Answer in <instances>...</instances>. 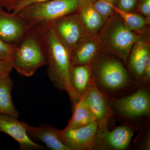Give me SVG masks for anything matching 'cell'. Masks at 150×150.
Listing matches in <instances>:
<instances>
[{
	"instance_id": "obj_19",
	"label": "cell",
	"mask_w": 150,
	"mask_h": 150,
	"mask_svg": "<svg viewBox=\"0 0 150 150\" xmlns=\"http://www.w3.org/2000/svg\"><path fill=\"white\" fill-rule=\"evenodd\" d=\"M96 121L82 98L74 105V111L66 129H73L87 126Z\"/></svg>"
},
{
	"instance_id": "obj_26",
	"label": "cell",
	"mask_w": 150,
	"mask_h": 150,
	"mask_svg": "<svg viewBox=\"0 0 150 150\" xmlns=\"http://www.w3.org/2000/svg\"><path fill=\"white\" fill-rule=\"evenodd\" d=\"M13 69L9 61L0 59V77L10 75Z\"/></svg>"
},
{
	"instance_id": "obj_16",
	"label": "cell",
	"mask_w": 150,
	"mask_h": 150,
	"mask_svg": "<svg viewBox=\"0 0 150 150\" xmlns=\"http://www.w3.org/2000/svg\"><path fill=\"white\" fill-rule=\"evenodd\" d=\"M77 13L86 31L90 34H96L106 21L96 9L93 0H79Z\"/></svg>"
},
{
	"instance_id": "obj_4",
	"label": "cell",
	"mask_w": 150,
	"mask_h": 150,
	"mask_svg": "<svg viewBox=\"0 0 150 150\" xmlns=\"http://www.w3.org/2000/svg\"><path fill=\"white\" fill-rule=\"evenodd\" d=\"M79 0H50L31 5L21 10L18 14L28 21L32 27L41 23H51L77 11Z\"/></svg>"
},
{
	"instance_id": "obj_7",
	"label": "cell",
	"mask_w": 150,
	"mask_h": 150,
	"mask_svg": "<svg viewBox=\"0 0 150 150\" xmlns=\"http://www.w3.org/2000/svg\"><path fill=\"white\" fill-rule=\"evenodd\" d=\"M98 126L96 121L87 126L58 129L59 139L70 150H89L96 149Z\"/></svg>"
},
{
	"instance_id": "obj_2",
	"label": "cell",
	"mask_w": 150,
	"mask_h": 150,
	"mask_svg": "<svg viewBox=\"0 0 150 150\" xmlns=\"http://www.w3.org/2000/svg\"><path fill=\"white\" fill-rule=\"evenodd\" d=\"M9 62L20 74L31 76L47 65L46 55L37 33L31 28L15 46Z\"/></svg>"
},
{
	"instance_id": "obj_21",
	"label": "cell",
	"mask_w": 150,
	"mask_h": 150,
	"mask_svg": "<svg viewBox=\"0 0 150 150\" xmlns=\"http://www.w3.org/2000/svg\"><path fill=\"white\" fill-rule=\"evenodd\" d=\"M115 2L116 0H93L96 9L106 21L115 13Z\"/></svg>"
},
{
	"instance_id": "obj_3",
	"label": "cell",
	"mask_w": 150,
	"mask_h": 150,
	"mask_svg": "<svg viewBox=\"0 0 150 150\" xmlns=\"http://www.w3.org/2000/svg\"><path fill=\"white\" fill-rule=\"evenodd\" d=\"M98 36L100 45L110 53L126 61L139 35L129 29L115 13L105 22Z\"/></svg>"
},
{
	"instance_id": "obj_1",
	"label": "cell",
	"mask_w": 150,
	"mask_h": 150,
	"mask_svg": "<svg viewBox=\"0 0 150 150\" xmlns=\"http://www.w3.org/2000/svg\"><path fill=\"white\" fill-rule=\"evenodd\" d=\"M32 28L37 33L45 52L50 81L56 88L67 92L74 105L81 97L75 91L70 80L71 64L69 51L57 37L50 23H41Z\"/></svg>"
},
{
	"instance_id": "obj_23",
	"label": "cell",
	"mask_w": 150,
	"mask_h": 150,
	"mask_svg": "<svg viewBox=\"0 0 150 150\" xmlns=\"http://www.w3.org/2000/svg\"><path fill=\"white\" fill-rule=\"evenodd\" d=\"M138 0H116L115 7L121 10L132 12L138 4Z\"/></svg>"
},
{
	"instance_id": "obj_6",
	"label": "cell",
	"mask_w": 150,
	"mask_h": 150,
	"mask_svg": "<svg viewBox=\"0 0 150 150\" xmlns=\"http://www.w3.org/2000/svg\"><path fill=\"white\" fill-rule=\"evenodd\" d=\"M50 24L69 53L88 33L77 11Z\"/></svg>"
},
{
	"instance_id": "obj_17",
	"label": "cell",
	"mask_w": 150,
	"mask_h": 150,
	"mask_svg": "<svg viewBox=\"0 0 150 150\" xmlns=\"http://www.w3.org/2000/svg\"><path fill=\"white\" fill-rule=\"evenodd\" d=\"M91 64L71 65L70 77L71 83L76 93L82 97L88 88L92 78Z\"/></svg>"
},
{
	"instance_id": "obj_8",
	"label": "cell",
	"mask_w": 150,
	"mask_h": 150,
	"mask_svg": "<svg viewBox=\"0 0 150 150\" xmlns=\"http://www.w3.org/2000/svg\"><path fill=\"white\" fill-rule=\"evenodd\" d=\"M93 114L98 126V131L107 129V124L112 110L108 99L93 78L84 95L82 97Z\"/></svg>"
},
{
	"instance_id": "obj_27",
	"label": "cell",
	"mask_w": 150,
	"mask_h": 150,
	"mask_svg": "<svg viewBox=\"0 0 150 150\" xmlns=\"http://www.w3.org/2000/svg\"><path fill=\"white\" fill-rule=\"evenodd\" d=\"M19 1L20 0H0V6L9 11L12 10L13 6Z\"/></svg>"
},
{
	"instance_id": "obj_25",
	"label": "cell",
	"mask_w": 150,
	"mask_h": 150,
	"mask_svg": "<svg viewBox=\"0 0 150 150\" xmlns=\"http://www.w3.org/2000/svg\"><path fill=\"white\" fill-rule=\"evenodd\" d=\"M137 6L141 15L150 20V0H140Z\"/></svg>"
},
{
	"instance_id": "obj_22",
	"label": "cell",
	"mask_w": 150,
	"mask_h": 150,
	"mask_svg": "<svg viewBox=\"0 0 150 150\" xmlns=\"http://www.w3.org/2000/svg\"><path fill=\"white\" fill-rule=\"evenodd\" d=\"M15 46L6 43L0 38V59L9 62Z\"/></svg>"
},
{
	"instance_id": "obj_28",
	"label": "cell",
	"mask_w": 150,
	"mask_h": 150,
	"mask_svg": "<svg viewBox=\"0 0 150 150\" xmlns=\"http://www.w3.org/2000/svg\"><path fill=\"white\" fill-rule=\"evenodd\" d=\"M143 81L147 83H150V57L147 61L144 70Z\"/></svg>"
},
{
	"instance_id": "obj_15",
	"label": "cell",
	"mask_w": 150,
	"mask_h": 150,
	"mask_svg": "<svg viewBox=\"0 0 150 150\" xmlns=\"http://www.w3.org/2000/svg\"><path fill=\"white\" fill-rule=\"evenodd\" d=\"M129 69L138 79L143 81L144 70L150 57V40L146 35H140L129 54Z\"/></svg>"
},
{
	"instance_id": "obj_5",
	"label": "cell",
	"mask_w": 150,
	"mask_h": 150,
	"mask_svg": "<svg viewBox=\"0 0 150 150\" xmlns=\"http://www.w3.org/2000/svg\"><path fill=\"white\" fill-rule=\"evenodd\" d=\"M97 76L100 87L108 91L121 89L130 80L129 73L122 63L113 58H106L100 62Z\"/></svg>"
},
{
	"instance_id": "obj_18",
	"label": "cell",
	"mask_w": 150,
	"mask_h": 150,
	"mask_svg": "<svg viewBox=\"0 0 150 150\" xmlns=\"http://www.w3.org/2000/svg\"><path fill=\"white\" fill-rule=\"evenodd\" d=\"M13 82L10 75L0 77V113L18 118L19 113L12 98Z\"/></svg>"
},
{
	"instance_id": "obj_10",
	"label": "cell",
	"mask_w": 150,
	"mask_h": 150,
	"mask_svg": "<svg viewBox=\"0 0 150 150\" xmlns=\"http://www.w3.org/2000/svg\"><path fill=\"white\" fill-rule=\"evenodd\" d=\"M32 28L21 16L9 13L0 6V38L4 42L16 46Z\"/></svg>"
},
{
	"instance_id": "obj_20",
	"label": "cell",
	"mask_w": 150,
	"mask_h": 150,
	"mask_svg": "<svg viewBox=\"0 0 150 150\" xmlns=\"http://www.w3.org/2000/svg\"><path fill=\"white\" fill-rule=\"evenodd\" d=\"M114 11L120 17L127 27L134 32H145L146 27L149 24L150 20L142 15L132 12L125 11L114 6Z\"/></svg>"
},
{
	"instance_id": "obj_13",
	"label": "cell",
	"mask_w": 150,
	"mask_h": 150,
	"mask_svg": "<svg viewBox=\"0 0 150 150\" xmlns=\"http://www.w3.org/2000/svg\"><path fill=\"white\" fill-rule=\"evenodd\" d=\"M100 43L96 34L88 33L70 52L71 65L91 64L99 52Z\"/></svg>"
},
{
	"instance_id": "obj_12",
	"label": "cell",
	"mask_w": 150,
	"mask_h": 150,
	"mask_svg": "<svg viewBox=\"0 0 150 150\" xmlns=\"http://www.w3.org/2000/svg\"><path fill=\"white\" fill-rule=\"evenodd\" d=\"M134 131L131 126L121 125L112 131L108 129L98 133L97 147L102 149L123 150L130 146Z\"/></svg>"
},
{
	"instance_id": "obj_24",
	"label": "cell",
	"mask_w": 150,
	"mask_h": 150,
	"mask_svg": "<svg viewBox=\"0 0 150 150\" xmlns=\"http://www.w3.org/2000/svg\"><path fill=\"white\" fill-rule=\"evenodd\" d=\"M49 1L50 0H20L13 6L12 10L13 11L12 13L17 14L23 8L28 6L34 4L43 3Z\"/></svg>"
},
{
	"instance_id": "obj_9",
	"label": "cell",
	"mask_w": 150,
	"mask_h": 150,
	"mask_svg": "<svg viewBox=\"0 0 150 150\" xmlns=\"http://www.w3.org/2000/svg\"><path fill=\"white\" fill-rule=\"evenodd\" d=\"M112 105L117 112L127 118L148 116L150 113L149 92L140 89L129 96L115 99Z\"/></svg>"
},
{
	"instance_id": "obj_14",
	"label": "cell",
	"mask_w": 150,
	"mask_h": 150,
	"mask_svg": "<svg viewBox=\"0 0 150 150\" xmlns=\"http://www.w3.org/2000/svg\"><path fill=\"white\" fill-rule=\"evenodd\" d=\"M28 136L32 140L43 142L46 147L52 150H70L58 136V129L50 124L44 123L38 127L30 126L24 121Z\"/></svg>"
},
{
	"instance_id": "obj_11",
	"label": "cell",
	"mask_w": 150,
	"mask_h": 150,
	"mask_svg": "<svg viewBox=\"0 0 150 150\" xmlns=\"http://www.w3.org/2000/svg\"><path fill=\"white\" fill-rule=\"evenodd\" d=\"M0 132L5 133L16 141L21 150H42L45 147L38 144L28 136L24 121L12 115L0 113Z\"/></svg>"
}]
</instances>
